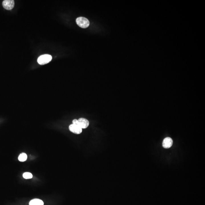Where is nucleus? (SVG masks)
Wrapping results in <instances>:
<instances>
[{"label":"nucleus","mask_w":205,"mask_h":205,"mask_svg":"<svg viewBox=\"0 0 205 205\" xmlns=\"http://www.w3.org/2000/svg\"><path fill=\"white\" fill-rule=\"evenodd\" d=\"M76 23L78 26L82 28H86L89 27L90 25L89 20L83 17H80L77 18Z\"/></svg>","instance_id":"f257e3e1"},{"label":"nucleus","mask_w":205,"mask_h":205,"mask_svg":"<svg viewBox=\"0 0 205 205\" xmlns=\"http://www.w3.org/2000/svg\"><path fill=\"white\" fill-rule=\"evenodd\" d=\"M52 59V57L50 55L44 54L39 57L37 62L40 65H45L50 62Z\"/></svg>","instance_id":"f03ea898"},{"label":"nucleus","mask_w":205,"mask_h":205,"mask_svg":"<svg viewBox=\"0 0 205 205\" xmlns=\"http://www.w3.org/2000/svg\"><path fill=\"white\" fill-rule=\"evenodd\" d=\"M69 129L71 132L75 134H80L82 132V129L77 124L72 123L69 127Z\"/></svg>","instance_id":"7ed1b4c3"},{"label":"nucleus","mask_w":205,"mask_h":205,"mask_svg":"<svg viewBox=\"0 0 205 205\" xmlns=\"http://www.w3.org/2000/svg\"><path fill=\"white\" fill-rule=\"evenodd\" d=\"M15 5V2L13 0H5L2 2V6L7 10H11L13 9Z\"/></svg>","instance_id":"20e7f679"},{"label":"nucleus","mask_w":205,"mask_h":205,"mask_svg":"<svg viewBox=\"0 0 205 205\" xmlns=\"http://www.w3.org/2000/svg\"><path fill=\"white\" fill-rule=\"evenodd\" d=\"M78 125L82 129H86L89 125V122L87 119L84 118H80L78 120Z\"/></svg>","instance_id":"39448f33"},{"label":"nucleus","mask_w":205,"mask_h":205,"mask_svg":"<svg viewBox=\"0 0 205 205\" xmlns=\"http://www.w3.org/2000/svg\"><path fill=\"white\" fill-rule=\"evenodd\" d=\"M173 141L172 139L169 137H166L163 142V146L165 149L170 148L172 145Z\"/></svg>","instance_id":"423d86ee"},{"label":"nucleus","mask_w":205,"mask_h":205,"mask_svg":"<svg viewBox=\"0 0 205 205\" xmlns=\"http://www.w3.org/2000/svg\"><path fill=\"white\" fill-rule=\"evenodd\" d=\"M43 201L40 199H35L32 200L29 202V205H43Z\"/></svg>","instance_id":"0eeeda50"},{"label":"nucleus","mask_w":205,"mask_h":205,"mask_svg":"<svg viewBox=\"0 0 205 205\" xmlns=\"http://www.w3.org/2000/svg\"><path fill=\"white\" fill-rule=\"evenodd\" d=\"M27 159V155L24 153H21V154L19 155V157H18V160H19V161H22V162L26 161Z\"/></svg>","instance_id":"6e6552de"},{"label":"nucleus","mask_w":205,"mask_h":205,"mask_svg":"<svg viewBox=\"0 0 205 205\" xmlns=\"http://www.w3.org/2000/svg\"><path fill=\"white\" fill-rule=\"evenodd\" d=\"M23 177L25 179H30L33 178V176L30 172H25L23 174Z\"/></svg>","instance_id":"1a4fd4ad"},{"label":"nucleus","mask_w":205,"mask_h":205,"mask_svg":"<svg viewBox=\"0 0 205 205\" xmlns=\"http://www.w3.org/2000/svg\"><path fill=\"white\" fill-rule=\"evenodd\" d=\"M72 123H73V124L78 125V120L76 119L73 120V121H72Z\"/></svg>","instance_id":"9d476101"}]
</instances>
